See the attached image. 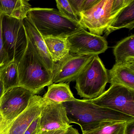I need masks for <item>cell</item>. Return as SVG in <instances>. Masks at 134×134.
Listing matches in <instances>:
<instances>
[{
    "label": "cell",
    "instance_id": "obj_1",
    "mask_svg": "<svg viewBox=\"0 0 134 134\" xmlns=\"http://www.w3.org/2000/svg\"><path fill=\"white\" fill-rule=\"evenodd\" d=\"M70 124L80 125L82 132L94 128L107 121H126L134 117L108 108L98 105L85 99L76 98L63 103Z\"/></svg>",
    "mask_w": 134,
    "mask_h": 134
},
{
    "label": "cell",
    "instance_id": "obj_2",
    "mask_svg": "<svg viewBox=\"0 0 134 134\" xmlns=\"http://www.w3.org/2000/svg\"><path fill=\"white\" fill-rule=\"evenodd\" d=\"M27 18L43 38H67L74 34L86 30L80 23L70 20L53 8H32Z\"/></svg>",
    "mask_w": 134,
    "mask_h": 134
},
{
    "label": "cell",
    "instance_id": "obj_3",
    "mask_svg": "<svg viewBox=\"0 0 134 134\" xmlns=\"http://www.w3.org/2000/svg\"><path fill=\"white\" fill-rule=\"evenodd\" d=\"M18 67L19 86L35 94L53 84L52 74L41 63L28 41L27 48L18 62Z\"/></svg>",
    "mask_w": 134,
    "mask_h": 134
},
{
    "label": "cell",
    "instance_id": "obj_4",
    "mask_svg": "<svg viewBox=\"0 0 134 134\" xmlns=\"http://www.w3.org/2000/svg\"><path fill=\"white\" fill-rule=\"evenodd\" d=\"M76 81L77 94L83 99H94L105 91L109 81L108 70L98 55L93 57Z\"/></svg>",
    "mask_w": 134,
    "mask_h": 134
},
{
    "label": "cell",
    "instance_id": "obj_5",
    "mask_svg": "<svg viewBox=\"0 0 134 134\" xmlns=\"http://www.w3.org/2000/svg\"><path fill=\"white\" fill-rule=\"evenodd\" d=\"M2 31L4 47L8 61L18 63L28 46L23 20L3 15Z\"/></svg>",
    "mask_w": 134,
    "mask_h": 134
},
{
    "label": "cell",
    "instance_id": "obj_6",
    "mask_svg": "<svg viewBox=\"0 0 134 134\" xmlns=\"http://www.w3.org/2000/svg\"><path fill=\"white\" fill-rule=\"evenodd\" d=\"M85 100L134 117V91L124 86L110 85L98 98Z\"/></svg>",
    "mask_w": 134,
    "mask_h": 134
},
{
    "label": "cell",
    "instance_id": "obj_7",
    "mask_svg": "<svg viewBox=\"0 0 134 134\" xmlns=\"http://www.w3.org/2000/svg\"><path fill=\"white\" fill-rule=\"evenodd\" d=\"M35 94L21 86L4 92L0 100V112L8 121L12 122L27 108Z\"/></svg>",
    "mask_w": 134,
    "mask_h": 134
},
{
    "label": "cell",
    "instance_id": "obj_8",
    "mask_svg": "<svg viewBox=\"0 0 134 134\" xmlns=\"http://www.w3.org/2000/svg\"><path fill=\"white\" fill-rule=\"evenodd\" d=\"M113 0H99L91 8L82 12L79 23L89 32L101 36L111 23Z\"/></svg>",
    "mask_w": 134,
    "mask_h": 134
},
{
    "label": "cell",
    "instance_id": "obj_9",
    "mask_svg": "<svg viewBox=\"0 0 134 134\" xmlns=\"http://www.w3.org/2000/svg\"><path fill=\"white\" fill-rule=\"evenodd\" d=\"M67 40L70 53L72 54L98 55L108 48V43L104 37L85 30L74 34Z\"/></svg>",
    "mask_w": 134,
    "mask_h": 134
},
{
    "label": "cell",
    "instance_id": "obj_10",
    "mask_svg": "<svg viewBox=\"0 0 134 134\" xmlns=\"http://www.w3.org/2000/svg\"><path fill=\"white\" fill-rule=\"evenodd\" d=\"M96 55H80L70 54L54 63L52 72V83H69L76 81L87 65Z\"/></svg>",
    "mask_w": 134,
    "mask_h": 134
},
{
    "label": "cell",
    "instance_id": "obj_11",
    "mask_svg": "<svg viewBox=\"0 0 134 134\" xmlns=\"http://www.w3.org/2000/svg\"><path fill=\"white\" fill-rule=\"evenodd\" d=\"M43 99L38 132L69 128L70 123L64 105Z\"/></svg>",
    "mask_w": 134,
    "mask_h": 134
},
{
    "label": "cell",
    "instance_id": "obj_12",
    "mask_svg": "<svg viewBox=\"0 0 134 134\" xmlns=\"http://www.w3.org/2000/svg\"><path fill=\"white\" fill-rule=\"evenodd\" d=\"M23 23L28 42L41 63L52 74L54 63L48 52L44 38L27 17L23 19Z\"/></svg>",
    "mask_w": 134,
    "mask_h": 134
},
{
    "label": "cell",
    "instance_id": "obj_13",
    "mask_svg": "<svg viewBox=\"0 0 134 134\" xmlns=\"http://www.w3.org/2000/svg\"><path fill=\"white\" fill-rule=\"evenodd\" d=\"M43 97L35 95L28 107L12 123L9 134H24L33 121L40 116Z\"/></svg>",
    "mask_w": 134,
    "mask_h": 134
},
{
    "label": "cell",
    "instance_id": "obj_14",
    "mask_svg": "<svg viewBox=\"0 0 134 134\" xmlns=\"http://www.w3.org/2000/svg\"><path fill=\"white\" fill-rule=\"evenodd\" d=\"M109 81L134 91V62L115 64L108 70Z\"/></svg>",
    "mask_w": 134,
    "mask_h": 134
},
{
    "label": "cell",
    "instance_id": "obj_15",
    "mask_svg": "<svg viewBox=\"0 0 134 134\" xmlns=\"http://www.w3.org/2000/svg\"><path fill=\"white\" fill-rule=\"evenodd\" d=\"M32 8L28 1L0 0V12L2 14L18 20H23Z\"/></svg>",
    "mask_w": 134,
    "mask_h": 134
},
{
    "label": "cell",
    "instance_id": "obj_16",
    "mask_svg": "<svg viewBox=\"0 0 134 134\" xmlns=\"http://www.w3.org/2000/svg\"><path fill=\"white\" fill-rule=\"evenodd\" d=\"M134 28V0L125 8L105 31V35L122 28L130 30Z\"/></svg>",
    "mask_w": 134,
    "mask_h": 134
},
{
    "label": "cell",
    "instance_id": "obj_17",
    "mask_svg": "<svg viewBox=\"0 0 134 134\" xmlns=\"http://www.w3.org/2000/svg\"><path fill=\"white\" fill-rule=\"evenodd\" d=\"M45 100L62 103L76 99L74 97L69 83H53L48 86L47 92L43 97Z\"/></svg>",
    "mask_w": 134,
    "mask_h": 134
},
{
    "label": "cell",
    "instance_id": "obj_18",
    "mask_svg": "<svg viewBox=\"0 0 134 134\" xmlns=\"http://www.w3.org/2000/svg\"><path fill=\"white\" fill-rule=\"evenodd\" d=\"M115 64L134 62V35L124 38L113 48Z\"/></svg>",
    "mask_w": 134,
    "mask_h": 134
},
{
    "label": "cell",
    "instance_id": "obj_19",
    "mask_svg": "<svg viewBox=\"0 0 134 134\" xmlns=\"http://www.w3.org/2000/svg\"><path fill=\"white\" fill-rule=\"evenodd\" d=\"M44 40L54 63L61 61L70 54L67 38L51 37L44 38Z\"/></svg>",
    "mask_w": 134,
    "mask_h": 134
},
{
    "label": "cell",
    "instance_id": "obj_20",
    "mask_svg": "<svg viewBox=\"0 0 134 134\" xmlns=\"http://www.w3.org/2000/svg\"><path fill=\"white\" fill-rule=\"evenodd\" d=\"M0 80L3 85L4 91L19 86L18 63L10 62L0 68Z\"/></svg>",
    "mask_w": 134,
    "mask_h": 134
},
{
    "label": "cell",
    "instance_id": "obj_21",
    "mask_svg": "<svg viewBox=\"0 0 134 134\" xmlns=\"http://www.w3.org/2000/svg\"><path fill=\"white\" fill-rule=\"evenodd\" d=\"M126 122H103L92 129L82 132V134H124Z\"/></svg>",
    "mask_w": 134,
    "mask_h": 134
},
{
    "label": "cell",
    "instance_id": "obj_22",
    "mask_svg": "<svg viewBox=\"0 0 134 134\" xmlns=\"http://www.w3.org/2000/svg\"><path fill=\"white\" fill-rule=\"evenodd\" d=\"M59 12L63 15L74 21L79 23V19L68 0L55 1Z\"/></svg>",
    "mask_w": 134,
    "mask_h": 134
},
{
    "label": "cell",
    "instance_id": "obj_23",
    "mask_svg": "<svg viewBox=\"0 0 134 134\" xmlns=\"http://www.w3.org/2000/svg\"><path fill=\"white\" fill-rule=\"evenodd\" d=\"M132 1V0H113L111 7V23L121 12Z\"/></svg>",
    "mask_w": 134,
    "mask_h": 134
},
{
    "label": "cell",
    "instance_id": "obj_24",
    "mask_svg": "<svg viewBox=\"0 0 134 134\" xmlns=\"http://www.w3.org/2000/svg\"><path fill=\"white\" fill-rule=\"evenodd\" d=\"M3 16V15L1 14L0 15V68L10 62L4 50L2 37V23Z\"/></svg>",
    "mask_w": 134,
    "mask_h": 134
},
{
    "label": "cell",
    "instance_id": "obj_25",
    "mask_svg": "<svg viewBox=\"0 0 134 134\" xmlns=\"http://www.w3.org/2000/svg\"><path fill=\"white\" fill-rule=\"evenodd\" d=\"M13 121L7 120L0 112V134H9Z\"/></svg>",
    "mask_w": 134,
    "mask_h": 134
},
{
    "label": "cell",
    "instance_id": "obj_26",
    "mask_svg": "<svg viewBox=\"0 0 134 134\" xmlns=\"http://www.w3.org/2000/svg\"><path fill=\"white\" fill-rule=\"evenodd\" d=\"M70 4L78 18L83 12V5L84 0H68Z\"/></svg>",
    "mask_w": 134,
    "mask_h": 134
},
{
    "label": "cell",
    "instance_id": "obj_27",
    "mask_svg": "<svg viewBox=\"0 0 134 134\" xmlns=\"http://www.w3.org/2000/svg\"><path fill=\"white\" fill-rule=\"evenodd\" d=\"M99 0H84L83 5V12L88 10L96 4Z\"/></svg>",
    "mask_w": 134,
    "mask_h": 134
},
{
    "label": "cell",
    "instance_id": "obj_28",
    "mask_svg": "<svg viewBox=\"0 0 134 134\" xmlns=\"http://www.w3.org/2000/svg\"><path fill=\"white\" fill-rule=\"evenodd\" d=\"M124 134H134V120L126 122Z\"/></svg>",
    "mask_w": 134,
    "mask_h": 134
},
{
    "label": "cell",
    "instance_id": "obj_29",
    "mask_svg": "<svg viewBox=\"0 0 134 134\" xmlns=\"http://www.w3.org/2000/svg\"><path fill=\"white\" fill-rule=\"evenodd\" d=\"M68 128L61 129L57 130L45 131L38 132L37 134H65Z\"/></svg>",
    "mask_w": 134,
    "mask_h": 134
},
{
    "label": "cell",
    "instance_id": "obj_30",
    "mask_svg": "<svg viewBox=\"0 0 134 134\" xmlns=\"http://www.w3.org/2000/svg\"><path fill=\"white\" fill-rule=\"evenodd\" d=\"M65 134H80V133L77 129L73 127L72 125H70Z\"/></svg>",
    "mask_w": 134,
    "mask_h": 134
},
{
    "label": "cell",
    "instance_id": "obj_31",
    "mask_svg": "<svg viewBox=\"0 0 134 134\" xmlns=\"http://www.w3.org/2000/svg\"><path fill=\"white\" fill-rule=\"evenodd\" d=\"M4 87L2 81L0 80V100L4 92Z\"/></svg>",
    "mask_w": 134,
    "mask_h": 134
},
{
    "label": "cell",
    "instance_id": "obj_32",
    "mask_svg": "<svg viewBox=\"0 0 134 134\" xmlns=\"http://www.w3.org/2000/svg\"><path fill=\"white\" fill-rule=\"evenodd\" d=\"M1 12H0V15H1Z\"/></svg>",
    "mask_w": 134,
    "mask_h": 134
},
{
    "label": "cell",
    "instance_id": "obj_33",
    "mask_svg": "<svg viewBox=\"0 0 134 134\" xmlns=\"http://www.w3.org/2000/svg\"><path fill=\"white\" fill-rule=\"evenodd\" d=\"M37 134V133H36V134Z\"/></svg>",
    "mask_w": 134,
    "mask_h": 134
}]
</instances>
